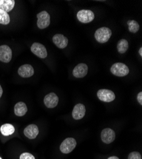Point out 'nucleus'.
Returning a JSON list of instances; mask_svg holds the SVG:
<instances>
[{"label": "nucleus", "mask_w": 142, "mask_h": 159, "mask_svg": "<svg viewBox=\"0 0 142 159\" xmlns=\"http://www.w3.org/2000/svg\"><path fill=\"white\" fill-rule=\"evenodd\" d=\"M128 25V29L132 33H136L140 29V25L138 22H137L136 20H129L127 22Z\"/></svg>", "instance_id": "412c9836"}, {"label": "nucleus", "mask_w": 142, "mask_h": 159, "mask_svg": "<svg viewBox=\"0 0 142 159\" xmlns=\"http://www.w3.org/2000/svg\"><path fill=\"white\" fill-rule=\"evenodd\" d=\"M37 25L39 29L44 30L48 27L50 24V17L48 12L42 11L37 15Z\"/></svg>", "instance_id": "7ed1b4c3"}, {"label": "nucleus", "mask_w": 142, "mask_h": 159, "mask_svg": "<svg viewBox=\"0 0 142 159\" xmlns=\"http://www.w3.org/2000/svg\"><path fill=\"white\" fill-rule=\"evenodd\" d=\"M20 159H35V157L30 153L25 152L20 155Z\"/></svg>", "instance_id": "5701e85b"}, {"label": "nucleus", "mask_w": 142, "mask_h": 159, "mask_svg": "<svg viewBox=\"0 0 142 159\" xmlns=\"http://www.w3.org/2000/svg\"><path fill=\"white\" fill-rule=\"evenodd\" d=\"M108 159H119V158L117 157H116V156H112V157H109Z\"/></svg>", "instance_id": "a878e982"}, {"label": "nucleus", "mask_w": 142, "mask_h": 159, "mask_svg": "<svg viewBox=\"0 0 142 159\" xmlns=\"http://www.w3.org/2000/svg\"><path fill=\"white\" fill-rule=\"evenodd\" d=\"M97 96L98 99L103 102H110L115 99V95L110 90L100 89L98 91Z\"/></svg>", "instance_id": "423d86ee"}, {"label": "nucleus", "mask_w": 142, "mask_h": 159, "mask_svg": "<svg viewBox=\"0 0 142 159\" xmlns=\"http://www.w3.org/2000/svg\"><path fill=\"white\" fill-rule=\"evenodd\" d=\"M15 4L14 0H0V10L8 13L13 10Z\"/></svg>", "instance_id": "f3484780"}, {"label": "nucleus", "mask_w": 142, "mask_h": 159, "mask_svg": "<svg viewBox=\"0 0 142 159\" xmlns=\"http://www.w3.org/2000/svg\"><path fill=\"white\" fill-rule=\"evenodd\" d=\"M53 40L56 46L61 49L66 48L68 43V38L61 34H55L53 38Z\"/></svg>", "instance_id": "4468645a"}, {"label": "nucleus", "mask_w": 142, "mask_h": 159, "mask_svg": "<svg viewBox=\"0 0 142 159\" xmlns=\"http://www.w3.org/2000/svg\"><path fill=\"white\" fill-rule=\"evenodd\" d=\"M117 50L120 54H124L125 53L129 47V44L127 41L125 39H121L117 43Z\"/></svg>", "instance_id": "6ab92c4d"}, {"label": "nucleus", "mask_w": 142, "mask_h": 159, "mask_svg": "<svg viewBox=\"0 0 142 159\" xmlns=\"http://www.w3.org/2000/svg\"><path fill=\"white\" fill-rule=\"evenodd\" d=\"M0 159H2V157H0Z\"/></svg>", "instance_id": "cd10ccee"}, {"label": "nucleus", "mask_w": 142, "mask_h": 159, "mask_svg": "<svg viewBox=\"0 0 142 159\" xmlns=\"http://www.w3.org/2000/svg\"><path fill=\"white\" fill-rule=\"evenodd\" d=\"M101 138L103 143L110 144L115 139V133L113 130L110 128L104 129L101 133Z\"/></svg>", "instance_id": "9d476101"}, {"label": "nucleus", "mask_w": 142, "mask_h": 159, "mask_svg": "<svg viewBox=\"0 0 142 159\" xmlns=\"http://www.w3.org/2000/svg\"><path fill=\"white\" fill-rule=\"evenodd\" d=\"M2 95H3V89L1 86V85H0V98H2Z\"/></svg>", "instance_id": "393cba45"}, {"label": "nucleus", "mask_w": 142, "mask_h": 159, "mask_svg": "<svg viewBox=\"0 0 142 159\" xmlns=\"http://www.w3.org/2000/svg\"><path fill=\"white\" fill-rule=\"evenodd\" d=\"M88 72L87 65L84 63H80L76 65L73 71V75L75 78H81L85 76Z\"/></svg>", "instance_id": "9b49d317"}, {"label": "nucleus", "mask_w": 142, "mask_h": 159, "mask_svg": "<svg viewBox=\"0 0 142 159\" xmlns=\"http://www.w3.org/2000/svg\"><path fill=\"white\" fill-rule=\"evenodd\" d=\"M76 17L80 22L87 24L94 20V14L91 10H81L79 12H77Z\"/></svg>", "instance_id": "39448f33"}, {"label": "nucleus", "mask_w": 142, "mask_h": 159, "mask_svg": "<svg viewBox=\"0 0 142 159\" xmlns=\"http://www.w3.org/2000/svg\"><path fill=\"white\" fill-rule=\"evenodd\" d=\"M139 54H140V56H142V48L141 47L139 50Z\"/></svg>", "instance_id": "bb28decb"}, {"label": "nucleus", "mask_w": 142, "mask_h": 159, "mask_svg": "<svg viewBox=\"0 0 142 159\" xmlns=\"http://www.w3.org/2000/svg\"><path fill=\"white\" fill-rule=\"evenodd\" d=\"M112 36V31L106 27L100 28L97 30L94 34L96 41L100 43L107 42Z\"/></svg>", "instance_id": "f257e3e1"}, {"label": "nucleus", "mask_w": 142, "mask_h": 159, "mask_svg": "<svg viewBox=\"0 0 142 159\" xmlns=\"http://www.w3.org/2000/svg\"><path fill=\"white\" fill-rule=\"evenodd\" d=\"M31 51L37 57L45 59L47 56V52L45 46L40 43H34L31 47Z\"/></svg>", "instance_id": "0eeeda50"}, {"label": "nucleus", "mask_w": 142, "mask_h": 159, "mask_svg": "<svg viewBox=\"0 0 142 159\" xmlns=\"http://www.w3.org/2000/svg\"><path fill=\"white\" fill-rule=\"evenodd\" d=\"M12 57V51L11 48L7 45L0 46V61L5 63L9 62Z\"/></svg>", "instance_id": "6e6552de"}, {"label": "nucleus", "mask_w": 142, "mask_h": 159, "mask_svg": "<svg viewBox=\"0 0 142 159\" xmlns=\"http://www.w3.org/2000/svg\"><path fill=\"white\" fill-rule=\"evenodd\" d=\"M0 132L5 136H8L14 133L15 127L10 124H5L0 127Z\"/></svg>", "instance_id": "a211bd4d"}, {"label": "nucleus", "mask_w": 142, "mask_h": 159, "mask_svg": "<svg viewBox=\"0 0 142 159\" xmlns=\"http://www.w3.org/2000/svg\"><path fill=\"white\" fill-rule=\"evenodd\" d=\"M137 100L140 104H142V92H139V94L137 96Z\"/></svg>", "instance_id": "b1692460"}, {"label": "nucleus", "mask_w": 142, "mask_h": 159, "mask_svg": "<svg viewBox=\"0 0 142 159\" xmlns=\"http://www.w3.org/2000/svg\"><path fill=\"white\" fill-rule=\"evenodd\" d=\"M28 111L27 106L24 102H19L14 107V113L17 116H23Z\"/></svg>", "instance_id": "dca6fc26"}, {"label": "nucleus", "mask_w": 142, "mask_h": 159, "mask_svg": "<svg viewBox=\"0 0 142 159\" xmlns=\"http://www.w3.org/2000/svg\"><path fill=\"white\" fill-rule=\"evenodd\" d=\"M128 159H141V155L139 152H133L129 154Z\"/></svg>", "instance_id": "4be33fe9"}, {"label": "nucleus", "mask_w": 142, "mask_h": 159, "mask_svg": "<svg viewBox=\"0 0 142 159\" xmlns=\"http://www.w3.org/2000/svg\"><path fill=\"white\" fill-rule=\"evenodd\" d=\"M86 109L85 106L82 104H76L72 111V116L75 120H80L85 115Z\"/></svg>", "instance_id": "ddd939ff"}, {"label": "nucleus", "mask_w": 142, "mask_h": 159, "mask_svg": "<svg viewBox=\"0 0 142 159\" xmlns=\"http://www.w3.org/2000/svg\"><path fill=\"white\" fill-rule=\"evenodd\" d=\"M38 134H39V129L35 124H30L24 130V134L25 136L30 139H35Z\"/></svg>", "instance_id": "f8f14e48"}, {"label": "nucleus", "mask_w": 142, "mask_h": 159, "mask_svg": "<svg viewBox=\"0 0 142 159\" xmlns=\"http://www.w3.org/2000/svg\"><path fill=\"white\" fill-rule=\"evenodd\" d=\"M44 102L47 108H54L57 107L59 102V98L55 93L51 92L45 96Z\"/></svg>", "instance_id": "1a4fd4ad"}, {"label": "nucleus", "mask_w": 142, "mask_h": 159, "mask_svg": "<svg viewBox=\"0 0 142 159\" xmlns=\"http://www.w3.org/2000/svg\"><path fill=\"white\" fill-rule=\"evenodd\" d=\"M76 146V141L73 138H68L64 139L60 146V150L62 153L68 154L71 152Z\"/></svg>", "instance_id": "20e7f679"}, {"label": "nucleus", "mask_w": 142, "mask_h": 159, "mask_svg": "<svg viewBox=\"0 0 142 159\" xmlns=\"http://www.w3.org/2000/svg\"><path fill=\"white\" fill-rule=\"evenodd\" d=\"M34 68L30 64H24L18 70V74L22 78L31 77L34 75Z\"/></svg>", "instance_id": "2eb2a0df"}, {"label": "nucleus", "mask_w": 142, "mask_h": 159, "mask_svg": "<svg viewBox=\"0 0 142 159\" xmlns=\"http://www.w3.org/2000/svg\"><path fill=\"white\" fill-rule=\"evenodd\" d=\"M10 22V16L7 12L0 10V24L3 25H8Z\"/></svg>", "instance_id": "aec40b11"}, {"label": "nucleus", "mask_w": 142, "mask_h": 159, "mask_svg": "<svg viewBox=\"0 0 142 159\" xmlns=\"http://www.w3.org/2000/svg\"><path fill=\"white\" fill-rule=\"evenodd\" d=\"M111 73L117 76H125L128 75L130 73V70H129L127 66L121 62H117L113 64L110 68Z\"/></svg>", "instance_id": "f03ea898"}]
</instances>
